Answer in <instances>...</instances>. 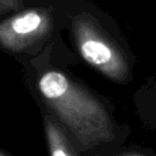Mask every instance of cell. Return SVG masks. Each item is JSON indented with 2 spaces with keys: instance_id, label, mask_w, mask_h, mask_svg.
I'll use <instances>...</instances> for the list:
<instances>
[{
  "instance_id": "6da1fadb",
  "label": "cell",
  "mask_w": 156,
  "mask_h": 156,
  "mask_svg": "<svg viewBox=\"0 0 156 156\" xmlns=\"http://www.w3.org/2000/svg\"><path fill=\"white\" fill-rule=\"evenodd\" d=\"M35 67V89L41 101L82 150H90L116 138L115 122L105 104L68 72L51 66Z\"/></svg>"
},
{
  "instance_id": "7a4b0ae2",
  "label": "cell",
  "mask_w": 156,
  "mask_h": 156,
  "mask_svg": "<svg viewBox=\"0 0 156 156\" xmlns=\"http://www.w3.org/2000/svg\"><path fill=\"white\" fill-rule=\"evenodd\" d=\"M68 24L73 44L82 60L112 82L129 80L130 65L127 55L90 13L71 15Z\"/></svg>"
},
{
  "instance_id": "3957f363",
  "label": "cell",
  "mask_w": 156,
  "mask_h": 156,
  "mask_svg": "<svg viewBox=\"0 0 156 156\" xmlns=\"http://www.w3.org/2000/svg\"><path fill=\"white\" fill-rule=\"evenodd\" d=\"M55 12L54 6H32L0 21V48L13 54L35 52L56 29Z\"/></svg>"
},
{
  "instance_id": "277c9868",
  "label": "cell",
  "mask_w": 156,
  "mask_h": 156,
  "mask_svg": "<svg viewBox=\"0 0 156 156\" xmlns=\"http://www.w3.org/2000/svg\"><path fill=\"white\" fill-rule=\"evenodd\" d=\"M44 128L50 156H78L66 135V129L52 116H44Z\"/></svg>"
},
{
  "instance_id": "5b68a950",
  "label": "cell",
  "mask_w": 156,
  "mask_h": 156,
  "mask_svg": "<svg viewBox=\"0 0 156 156\" xmlns=\"http://www.w3.org/2000/svg\"><path fill=\"white\" fill-rule=\"evenodd\" d=\"M21 0H0V10L6 11L10 7L13 9H18V6H21Z\"/></svg>"
},
{
  "instance_id": "8992f818",
  "label": "cell",
  "mask_w": 156,
  "mask_h": 156,
  "mask_svg": "<svg viewBox=\"0 0 156 156\" xmlns=\"http://www.w3.org/2000/svg\"><path fill=\"white\" fill-rule=\"evenodd\" d=\"M115 156H147L140 152H126V154H121V155H115Z\"/></svg>"
},
{
  "instance_id": "52a82bcc",
  "label": "cell",
  "mask_w": 156,
  "mask_h": 156,
  "mask_svg": "<svg viewBox=\"0 0 156 156\" xmlns=\"http://www.w3.org/2000/svg\"><path fill=\"white\" fill-rule=\"evenodd\" d=\"M0 156H7V155H6V154H4V152H1V151H0Z\"/></svg>"
}]
</instances>
